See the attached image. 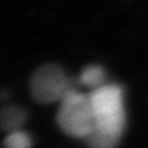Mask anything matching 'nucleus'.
Instances as JSON below:
<instances>
[{"mask_svg":"<svg viewBox=\"0 0 148 148\" xmlns=\"http://www.w3.org/2000/svg\"><path fill=\"white\" fill-rule=\"evenodd\" d=\"M93 109V132L85 140L90 148H115L126 126L125 96L117 84H106L88 91Z\"/></svg>","mask_w":148,"mask_h":148,"instance_id":"1","label":"nucleus"},{"mask_svg":"<svg viewBox=\"0 0 148 148\" xmlns=\"http://www.w3.org/2000/svg\"><path fill=\"white\" fill-rule=\"evenodd\" d=\"M57 123L69 137L87 140L93 132V109L90 93L73 88L60 101Z\"/></svg>","mask_w":148,"mask_h":148,"instance_id":"2","label":"nucleus"},{"mask_svg":"<svg viewBox=\"0 0 148 148\" xmlns=\"http://www.w3.org/2000/svg\"><path fill=\"white\" fill-rule=\"evenodd\" d=\"M73 88V80L57 63L41 65L30 77L32 96L41 104H60V101Z\"/></svg>","mask_w":148,"mask_h":148,"instance_id":"3","label":"nucleus"},{"mask_svg":"<svg viewBox=\"0 0 148 148\" xmlns=\"http://www.w3.org/2000/svg\"><path fill=\"white\" fill-rule=\"evenodd\" d=\"M25 121V112L16 106H5L0 109V128L6 132L19 131Z\"/></svg>","mask_w":148,"mask_h":148,"instance_id":"4","label":"nucleus"},{"mask_svg":"<svg viewBox=\"0 0 148 148\" xmlns=\"http://www.w3.org/2000/svg\"><path fill=\"white\" fill-rule=\"evenodd\" d=\"M79 82L84 87H87L90 91L99 88V87L106 85V73L101 66L98 65H88L82 69L79 76Z\"/></svg>","mask_w":148,"mask_h":148,"instance_id":"5","label":"nucleus"},{"mask_svg":"<svg viewBox=\"0 0 148 148\" xmlns=\"http://www.w3.org/2000/svg\"><path fill=\"white\" fill-rule=\"evenodd\" d=\"M30 145H32L30 136L22 129L6 134L5 140H3V147L5 148H30Z\"/></svg>","mask_w":148,"mask_h":148,"instance_id":"6","label":"nucleus"}]
</instances>
